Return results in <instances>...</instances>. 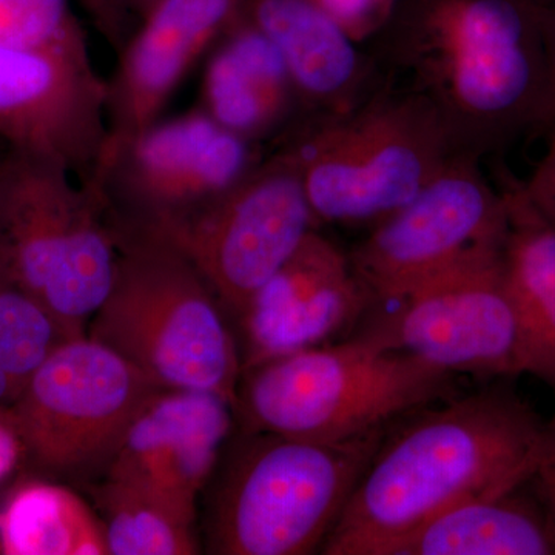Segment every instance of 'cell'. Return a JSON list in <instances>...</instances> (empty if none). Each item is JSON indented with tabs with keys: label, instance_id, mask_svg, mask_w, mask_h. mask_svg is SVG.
I'll return each mask as SVG.
<instances>
[{
	"label": "cell",
	"instance_id": "cell-1",
	"mask_svg": "<svg viewBox=\"0 0 555 555\" xmlns=\"http://www.w3.org/2000/svg\"><path fill=\"white\" fill-rule=\"evenodd\" d=\"M420 414L383 438L321 554L387 555L452 507L529 483L546 459L547 423L513 390L492 387Z\"/></svg>",
	"mask_w": 555,
	"mask_h": 555
},
{
	"label": "cell",
	"instance_id": "cell-2",
	"mask_svg": "<svg viewBox=\"0 0 555 555\" xmlns=\"http://www.w3.org/2000/svg\"><path fill=\"white\" fill-rule=\"evenodd\" d=\"M550 9L537 0H396L374 38L377 61L433 105L455 153L480 160L540 126Z\"/></svg>",
	"mask_w": 555,
	"mask_h": 555
},
{
	"label": "cell",
	"instance_id": "cell-3",
	"mask_svg": "<svg viewBox=\"0 0 555 555\" xmlns=\"http://www.w3.org/2000/svg\"><path fill=\"white\" fill-rule=\"evenodd\" d=\"M387 78L353 107L287 126L278 153L297 169L318 222H379L459 155L433 105Z\"/></svg>",
	"mask_w": 555,
	"mask_h": 555
},
{
	"label": "cell",
	"instance_id": "cell-4",
	"mask_svg": "<svg viewBox=\"0 0 555 555\" xmlns=\"http://www.w3.org/2000/svg\"><path fill=\"white\" fill-rule=\"evenodd\" d=\"M454 377L364 334L244 371L235 412L247 433L339 443L451 400Z\"/></svg>",
	"mask_w": 555,
	"mask_h": 555
},
{
	"label": "cell",
	"instance_id": "cell-5",
	"mask_svg": "<svg viewBox=\"0 0 555 555\" xmlns=\"http://www.w3.org/2000/svg\"><path fill=\"white\" fill-rule=\"evenodd\" d=\"M219 305L177 247L147 232L120 236L115 281L87 337L160 389L206 390L236 408L243 361Z\"/></svg>",
	"mask_w": 555,
	"mask_h": 555
},
{
	"label": "cell",
	"instance_id": "cell-6",
	"mask_svg": "<svg viewBox=\"0 0 555 555\" xmlns=\"http://www.w3.org/2000/svg\"><path fill=\"white\" fill-rule=\"evenodd\" d=\"M93 179L35 156L0 158V268L83 337L109 294L120 235Z\"/></svg>",
	"mask_w": 555,
	"mask_h": 555
},
{
	"label": "cell",
	"instance_id": "cell-7",
	"mask_svg": "<svg viewBox=\"0 0 555 555\" xmlns=\"http://www.w3.org/2000/svg\"><path fill=\"white\" fill-rule=\"evenodd\" d=\"M387 430L339 443L247 433L215 502L214 553H317Z\"/></svg>",
	"mask_w": 555,
	"mask_h": 555
},
{
	"label": "cell",
	"instance_id": "cell-8",
	"mask_svg": "<svg viewBox=\"0 0 555 555\" xmlns=\"http://www.w3.org/2000/svg\"><path fill=\"white\" fill-rule=\"evenodd\" d=\"M158 389L126 358L83 335L54 350L7 412L39 469L80 476L107 470L131 420Z\"/></svg>",
	"mask_w": 555,
	"mask_h": 555
},
{
	"label": "cell",
	"instance_id": "cell-9",
	"mask_svg": "<svg viewBox=\"0 0 555 555\" xmlns=\"http://www.w3.org/2000/svg\"><path fill=\"white\" fill-rule=\"evenodd\" d=\"M317 224L297 169L276 152L203 210L141 232L177 247L240 317Z\"/></svg>",
	"mask_w": 555,
	"mask_h": 555
},
{
	"label": "cell",
	"instance_id": "cell-10",
	"mask_svg": "<svg viewBox=\"0 0 555 555\" xmlns=\"http://www.w3.org/2000/svg\"><path fill=\"white\" fill-rule=\"evenodd\" d=\"M505 236L465 257L398 299L392 315L367 334L451 372L517 377L518 324L507 291Z\"/></svg>",
	"mask_w": 555,
	"mask_h": 555
},
{
	"label": "cell",
	"instance_id": "cell-11",
	"mask_svg": "<svg viewBox=\"0 0 555 555\" xmlns=\"http://www.w3.org/2000/svg\"><path fill=\"white\" fill-rule=\"evenodd\" d=\"M108 141V87L79 25L43 46H0V142L9 152L89 179Z\"/></svg>",
	"mask_w": 555,
	"mask_h": 555
},
{
	"label": "cell",
	"instance_id": "cell-12",
	"mask_svg": "<svg viewBox=\"0 0 555 555\" xmlns=\"http://www.w3.org/2000/svg\"><path fill=\"white\" fill-rule=\"evenodd\" d=\"M454 155L403 207L377 222L349 255L374 302H397L478 244L506 235L507 201L478 167Z\"/></svg>",
	"mask_w": 555,
	"mask_h": 555
},
{
	"label": "cell",
	"instance_id": "cell-13",
	"mask_svg": "<svg viewBox=\"0 0 555 555\" xmlns=\"http://www.w3.org/2000/svg\"><path fill=\"white\" fill-rule=\"evenodd\" d=\"M257 166L254 142L198 109L108 142L90 179L107 201L138 208L142 229H153L203 210Z\"/></svg>",
	"mask_w": 555,
	"mask_h": 555
},
{
	"label": "cell",
	"instance_id": "cell-14",
	"mask_svg": "<svg viewBox=\"0 0 555 555\" xmlns=\"http://www.w3.org/2000/svg\"><path fill=\"white\" fill-rule=\"evenodd\" d=\"M372 305L349 255L312 230L240 315L243 372L326 345Z\"/></svg>",
	"mask_w": 555,
	"mask_h": 555
},
{
	"label": "cell",
	"instance_id": "cell-15",
	"mask_svg": "<svg viewBox=\"0 0 555 555\" xmlns=\"http://www.w3.org/2000/svg\"><path fill=\"white\" fill-rule=\"evenodd\" d=\"M233 412L218 393L158 389L131 420L105 473L196 509L232 429Z\"/></svg>",
	"mask_w": 555,
	"mask_h": 555
},
{
	"label": "cell",
	"instance_id": "cell-16",
	"mask_svg": "<svg viewBox=\"0 0 555 555\" xmlns=\"http://www.w3.org/2000/svg\"><path fill=\"white\" fill-rule=\"evenodd\" d=\"M243 0H156L108 87L109 142L159 120L181 80L238 17Z\"/></svg>",
	"mask_w": 555,
	"mask_h": 555
},
{
	"label": "cell",
	"instance_id": "cell-17",
	"mask_svg": "<svg viewBox=\"0 0 555 555\" xmlns=\"http://www.w3.org/2000/svg\"><path fill=\"white\" fill-rule=\"evenodd\" d=\"M240 16L280 51L299 116L343 112L385 82L377 57L313 0H243Z\"/></svg>",
	"mask_w": 555,
	"mask_h": 555
},
{
	"label": "cell",
	"instance_id": "cell-18",
	"mask_svg": "<svg viewBox=\"0 0 555 555\" xmlns=\"http://www.w3.org/2000/svg\"><path fill=\"white\" fill-rule=\"evenodd\" d=\"M201 96L204 113L251 142L298 115L297 98L280 51L240 14L219 38L204 73Z\"/></svg>",
	"mask_w": 555,
	"mask_h": 555
},
{
	"label": "cell",
	"instance_id": "cell-19",
	"mask_svg": "<svg viewBox=\"0 0 555 555\" xmlns=\"http://www.w3.org/2000/svg\"><path fill=\"white\" fill-rule=\"evenodd\" d=\"M507 230L502 257L518 324V366L555 389V229L529 206L520 184L503 190Z\"/></svg>",
	"mask_w": 555,
	"mask_h": 555
},
{
	"label": "cell",
	"instance_id": "cell-20",
	"mask_svg": "<svg viewBox=\"0 0 555 555\" xmlns=\"http://www.w3.org/2000/svg\"><path fill=\"white\" fill-rule=\"evenodd\" d=\"M387 555H555V535L529 481L452 507L401 539Z\"/></svg>",
	"mask_w": 555,
	"mask_h": 555
},
{
	"label": "cell",
	"instance_id": "cell-21",
	"mask_svg": "<svg viewBox=\"0 0 555 555\" xmlns=\"http://www.w3.org/2000/svg\"><path fill=\"white\" fill-rule=\"evenodd\" d=\"M0 554L108 555L104 526L76 492L43 480L13 489L0 506Z\"/></svg>",
	"mask_w": 555,
	"mask_h": 555
},
{
	"label": "cell",
	"instance_id": "cell-22",
	"mask_svg": "<svg viewBox=\"0 0 555 555\" xmlns=\"http://www.w3.org/2000/svg\"><path fill=\"white\" fill-rule=\"evenodd\" d=\"M108 555L198 553L196 509L133 481L105 478L96 491Z\"/></svg>",
	"mask_w": 555,
	"mask_h": 555
},
{
	"label": "cell",
	"instance_id": "cell-23",
	"mask_svg": "<svg viewBox=\"0 0 555 555\" xmlns=\"http://www.w3.org/2000/svg\"><path fill=\"white\" fill-rule=\"evenodd\" d=\"M78 338L36 295L0 268V366L21 392L36 371L68 339Z\"/></svg>",
	"mask_w": 555,
	"mask_h": 555
},
{
	"label": "cell",
	"instance_id": "cell-24",
	"mask_svg": "<svg viewBox=\"0 0 555 555\" xmlns=\"http://www.w3.org/2000/svg\"><path fill=\"white\" fill-rule=\"evenodd\" d=\"M75 25L68 0H0V46H43Z\"/></svg>",
	"mask_w": 555,
	"mask_h": 555
},
{
	"label": "cell",
	"instance_id": "cell-25",
	"mask_svg": "<svg viewBox=\"0 0 555 555\" xmlns=\"http://www.w3.org/2000/svg\"><path fill=\"white\" fill-rule=\"evenodd\" d=\"M341 25L350 38H374L389 20L396 0H313Z\"/></svg>",
	"mask_w": 555,
	"mask_h": 555
},
{
	"label": "cell",
	"instance_id": "cell-26",
	"mask_svg": "<svg viewBox=\"0 0 555 555\" xmlns=\"http://www.w3.org/2000/svg\"><path fill=\"white\" fill-rule=\"evenodd\" d=\"M550 144L543 158L525 184H520L526 201L540 218L555 229V122L551 126Z\"/></svg>",
	"mask_w": 555,
	"mask_h": 555
},
{
	"label": "cell",
	"instance_id": "cell-27",
	"mask_svg": "<svg viewBox=\"0 0 555 555\" xmlns=\"http://www.w3.org/2000/svg\"><path fill=\"white\" fill-rule=\"evenodd\" d=\"M24 456L20 434L7 409H0V485L14 473Z\"/></svg>",
	"mask_w": 555,
	"mask_h": 555
},
{
	"label": "cell",
	"instance_id": "cell-28",
	"mask_svg": "<svg viewBox=\"0 0 555 555\" xmlns=\"http://www.w3.org/2000/svg\"><path fill=\"white\" fill-rule=\"evenodd\" d=\"M547 89L539 127L555 122V5L551 7L546 22Z\"/></svg>",
	"mask_w": 555,
	"mask_h": 555
},
{
	"label": "cell",
	"instance_id": "cell-29",
	"mask_svg": "<svg viewBox=\"0 0 555 555\" xmlns=\"http://www.w3.org/2000/svg\"><path fill=\"white\" fill-rule=\"evenodd\" d=\"M531 486L545 507L555 535V454L547 452L546 459L531 478Z\"/></svg>",
	"mask_w": 555,
	"mask_h": 555
},
{
	"label": "cell",
	"instance_id": "cell-30",
	"mask_svg": "<svg viewBox=\"0 0 555 555\" xmlns=\"http://www.w3.org/2000/svg\"><path fill=\"white\" fill-rule=\"evenodd\" d=\"M20 396V387L10 377L9 372L0 366V409H9Z\"/></svg>",
	"mask_w": 555,
	"mask_h": 555
},
{
	"label": "cell",
	"instance_id": "cell-31",
	"mask_svg": "<svg viewBox=\"0 0 555 555\" xmlns=\"http://www.w3.org/2000/svg\"><path fill=\"white\" fill-rule=\"evenodd\" d=\"M127 3H130L133 9L141 11V13H147L150 9H152L153 3L156 0H126Z\"/></svg>",
	"mask_w": 555,
	"mask_h": 555
},
{
	"label": "cell",
	"instance_id": "cell-32",
	"mask_svg": "<svg viewBox=\"0 0 555 555\" xmlns=\"http://www.w3.org/2000/svg\"><path fill=\"white\" fill-rule=\"evenodd\" d=\"M547 436H550V444H547V452L555 454V414L553 420L547 423Z\"/></svg>",
	"mask_w": 555,
	"mask_h": 555
},
{
	"label": "cell",
	"instance_id": "cell-33",
	"mask_svg": "<svg viewBox=\"0 0 555 555\" xmlns=\"http://www.w3.org/2000/svg\"><path fill=\"white\" fill-rule=\"evenodd\" d=\"M537 2L543 3V5H546V7H554L555 5V0H537Z\"/></svg>",
	"mask_w": 555,
	"mask_h": 555
}]
</instances>
